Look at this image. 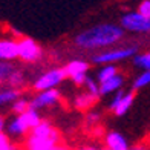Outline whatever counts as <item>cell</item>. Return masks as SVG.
<instances>
[{
  "mask_svg": "<svg viewBox=\"0 0 150 150\" xmlns=\"http://www.w3.org/2000/svg\"><path fill=\"white\" fill-rule=\"evenodd\" d=\"M138 51V46H127V47H117V49H110V51H104L100 52L97 55H93L92 61L97 64H109V63H117V61L126 60L129 57L135 55V52Z\"/></svg>",
  "mask_w": 150,
  "mask_h": 150,
  "instance_id": "7a4b0ae2",
  "label": "cell"
},
{
  "mask_svg": "<svg viewBox=\"0 0 150 150\" xmlns=\"http://www.w3.org/2000/svg\"><path fill=\"white\" fill-rule=\"evenodd\" d=\"M98 120H100V115H98V113H95V112L87 115V122H89V124H97Z\"/></svg>",
  "mask_w": 150,
  "mask_h": 150,
  "instance_id": "83f0119b",
  "label": "cell"
},
{
  "mask_svg": "<svg viewBox=\"0 0 150 150\" xmlns=\"http://www.w3.org/2000/svg\"><path fill=\"white\" fill-rule=\"evenodd\" d=\"M133 100H135V93L133 92H129V93H124L122 95L121 101L118 103V106L115 107V115H118V117H121V115H124L129 112V109L132 107L133 104Z\"/></svg>",
  "mask_w": 150,
  "mask_h": 150,
  "instance_id": "4fadbf2b",
  "label": "cell"
},
{
  "mask_svg": "<svg viewBox=\"0 0 150 150\" xmlns=\"http://www.w3.org/2000/svg\"><path fill=\"white\" fill-rule=\"evenodd\" d=\"M129 150H147V149H146V146H135V147L129 149Z\"/></svg>",
  "mask_w": 150,
  "mask_h": 150,
  "instance_id": "f1b7e54d",
  "label": "cell"
},
{
  "mask_svg": "<svg viewBox=\"0 0 150 150\" xmlns=\"http://www.w3.org/2000/svg\"><path fill=\"white\" fill-rule=\"evenodd\" d=\"M104 150H107V149H104Z\"/></svg>",
  "mask_w": 150,
  "mask_h": 150,
  "instance_id": "1f68e13d",
  "label": "cell"
},
{
  "mask_svg": "<svg viewBox=\"0 0 150 150\" xmlns=\"http://www.w3.org/2000/svg\"><path fill=\"white\" fill-rule=\"evenodd\" d=\"M58 100H60V92L57 89L43 91V92H40L35 98H32L29 101V109L38 110V109H42V107H49L52 104L58 103Z\"/></svg>",
  "mask_w": 150,
  "mask_h": 150,
  "instance_id": "52a82bcc",
  "label": "cell"
},
{
  "mask_svg": "<svg viewBox=\"0 0 150 150\" xmlns=\"http://www.w3.org/2000/svg\"><path fill=\"white\" fill-rule=\"evenodd\" d=\"M118 74V69H117V66H113V64H107V66H104L103 69H101L100 72H98V80H100V83H103V81H106V80H109V78H112L113 75H117Z\"/></svg>",
  "mask_w": 150,
  "mask_h": 150,
  "instance_id": "e0dca14e",
  "label": "cell"
},
{
  "mask_svg": "<svg viewBox=\"0 0 150 150\" xmlns=\"http://www.w3.org/2000/svg\"><path fill=\"white\" fill-rule=\"evenodd\" d=\"M122 83H124V78H122L121 75L117 74V75H113L112 78L103 81V83L98 86V92H100V95H107V93L121 91Z\"/></svg>",
  "mask_w": 150,
  "mask_h": 150,
  "instance_id": "ba28073f",
  "label": "cell"
},
{
  "mask_svg": "<svg viewBox=\"0 0 150 150\" xmlns=\"http://www.w3.org/2000/svg\"><path fill=\"white\" fill-rule=\"evenodd\" d=\"M20 117L23 118V121H25V124L28 126V129L29 130H32L35 126H38L40 124V121H42V118H40V115H38V112L37 110H32V109H28L25 113H22Z\"/></svg>",
  "mask_w": 150,
  "mask_h": 150,
  "instance_id": "9a60e30c",
  "label": "cell"
},
{
  "mask_svg": "<svg viewBox=\"0 0 150 150\" xmlns=\"http://www.w3.org/2000/svg\"><path fill=\"white\" fill-rule=\"evenodd\" d=\"M138 14L146 18H150V0H142L138 8Z\"/></svg>",
  "mask_w": 150,
  "mask_h": 150,
  "instance_id": "d4e9b609",
  "label": "cell"
},
{
  "mask_svg": "<svg viewBox=\"0 0 150 150\" xmlns=\"http://www.w3.org/2000/svg\"><path fill=\"white\" fill-rule=\"evenodd\" d=\"M3 127H5V121H3L2 117H0V132H3Z\"/></svg>",
  "mask_w": 150,
  "mask_h": 150,
  "instance_id": "f546056e",
  "label": "cell"
},
{
  "mask_svg": "<svg viewBox=\"0 0 150 150\" xmlns=\"http://www.w3.org/2000/svg\"><path fill=\"white\" fill-rule=\"evenodd\" d=\"M87 69H89V64L83 60H72L71 63H67V66L64 67V72H66V77H74V75H78V74H86Z\"/></svg>",
  "mask_w": 150,
  "mask_h": 150,
  "instance_id": "7c38bea8",
  "label": "cell"
},
{
  "mask_svg": "<svg viewBox=\"0 0 150 150\" xmlns=\"http://www.w3.org/2000/svg\"><path fill=\"white\" fill-rule=\"evenodd\" d=\"M149 83H150V72H149V71H144L138 78L133 81V89H135V91L142 89V87H146Z\"/></svg>",
  "mask_w": 150,
  "mask_h": 150,
  "instance_id": "44dd1931",
  "label": "cell"
},
{
  "mask_svg": "<svg viewBox=\"0 0 150 150\" xmlns=\"http://www.w3.org/2000/svg\"><path fill=\"white\" fill-rule=\"evenodd\" d=\"M29 109V101L25 100V98H18L12 103V112L17 113V115H22Z\"/></svg>",
  "mask_w": 150,
  "mask_h": 150,
  "instance_id": "ffe728a7",
  "label": "cell"
},
{
  "mask_svg": "<svg viewBox=\"0 0 150 150\" xmlns=\"http://www.w3.org/2000/svg\"><path fill=\"white\" fill-rule=\"evenodd\" d=\"M23 81H25L23 74L20 72V71H17V69L8 77V83L11 84V89H17V87H20V86L23 84Z\"/></svg>",
  "mask_w": 150,
  "mask_h": 150,
  "instance_id": "d6986e66",
  "label": "cell"
},
{
  "mask_svg": "<svg viewBox=\"0 0 150 150\" xmlns=\"http://www.w3.org/2000/svg\"><path fill=\"white\" fill-rule=\"evenodd\" d=\"M17 57L23 61H37L42 57V47L32 38H22L17 43Z\"/></svg>",
  "mask_w": 150,
  "mask_h": 150,
  "instance_id": "5b68a950",
  "label": "cell"
},
{
  "mask_svg": "<svg viewBox=\"0 0 150 150\" xmlns=\"http://www.w3.org/2000/svg\"><path fill=\"white\" fill-rule=\"evenodd\" d=\"M17 58V42L0 40V61H11Z\"/></svg>",
  "mask_w": 150,
  "mask_h": 150,
  "instance_id": "30bf717a",
  "label": "cell"
},
{
  "mask_svg": "<svg viewBox=\"0 0 150 150\" xmlns=\"http://www.w3.org/2000/svg\"><path fill=\"white\" fill-rule=\"evenodd\" d=\"M0 150H16V147L11 144L8 135H5L3 132H0Z\"/></svg>",
  "mask_w": 150,
  "mask_h": 150,
  "instance_id": "cb8c5ba5",
  "label": "cell"
},
{
  "mask_svg": "<svg viewBox=\"0 0 150 150\" xmlns=\"http://www.w3.org/2000/svg\"><path fill=\"white\" fill-rule=\"evenodd\" d=\"M64 78H66L64 69H61V67L51 69V71H47L46 74H43L42 77H40L35 83H34V87H35V91H40V92L51 91L55 86H58Z\"/></svg>",
  "mask_w": 150,
  "mask_h": 150,
  "instance_id": "277c9868",
  "label": "cell"
},
{
  "mask_svg": "<svg viewBox=\"0 0 150 150\" xmlns=\"http://www.w3.org/2000/svg\"><path fill=\"white\" fill-rule=\"evenodd\" d=\"M84 84H86V87H87V93L93 95V97H98V95H100V92H98V86H97V83H95L92 78L86 77Z\"/></svg>",
  "mask_w": 150,
  "mask_h": 150,
  "instance_id": "603a6c76",
  "label": "cell"
},
{
  "mask_svg": "<svg viewBox=\"0 0 150 150\" xmlns=\"http://www.w3.org/2000/svg\"><path fill=\"white\" fill-rule=\"evenodd\" d=\"M16 71V67L11 63H6V61H0V81L8 80V77Z\"/></svg>",
  "mask_w": 150,
  "mask_h": 150,
  "instance_id": "7402d4cb",
  "label": "cell"
},
{
  "mask_svg": "<svg viewBox=\"0 0 150 150\" xmlns=\"http://www.w3.org/2000/svg\"><path fill=\"white\" fill-rule=\"evenodd\" d=\"M78 150H97V149H95V147H81Z\"/></svg>",
  "mask_w": 150,
  "mask_h": 150,
  "instance_id": "4dcf8cb0",
  "label": "cell"
},
{
  "mask_svg": "<svg viewBox=\"0 0 150 150\" xmlns=\"http://www.w3.org/2000/svg\"><path fill=\"white\" fill-rule=\"evenodd\" d=\"M133 63H135L136 67H141V69H144V71H149V69H150V54L146 52V54L135 55Z\"/></svg>",
  "mask_w": 150,
  "mask_h": 150,
  "instance_id": "ac0fdd59",
  "label": "cell"
},
{
  "mask_svg": "<svg viewBox=\"0 0 150 150\" xmlns=\"http://www.w3.org/2000/svg\"><path fill=\"white\" fill-rule=\"evenodd\" d=\"M58 132L51 136H32L29 135L26 141V150H69L66 146L58 144Z\"/></svg>",
  "mask_w": 150,
  "mask_h": 150,
  "instance_id": "3957f363",
  "label": "cell"
},
{
  "mask_svg": "<svg viewBox=\"0 0 150 150\" xmlns=\"http://www.w3.org/2000/svg\"><path fill=\"white\" fill-rule=\"evenodd\" d=\"M122 38H124V31L121 29V26L113 23H103L78 34L75 37V45L86 51H95L112 47Z\"/></svg>",
  "mask_w": 150,
  "mask_h": 150,
  "instance_id": "6da1fadb",
  "label": "cell"
},
{
  "mask_svg": "<svg viewBox=\"0 0 150 150\" xmlns=\"http://www.w3.org/2000/svg\"><path fill=\"white\" fill-rule=\"evenodd\" d=\"M97 98L98 97H93V95L87 93V92L80 93L78 97L75 98V107L80 109V110H87V109H89L95 101H97Z\"/></svg>",
  "mask_w": 150,
  "mask_h": 150,
  "instance_id": "5bb4252c",
  "label": "cell"
},
{
  "mask_svg": "<svg viewBox=\"0 0 150 150\" xmlns=\"http://www.w3.org/2000/svg\"><path fill=\"white\" fill-rule=\"evenodd\" d=\"M121 29L132 32H149L150 31V18L139 16L138 12H129L121 17Z\"/></svg>",
  "mask_w": 150,
  "mask_h": 150,
  "instance_id": "8992f818",
  "label": "cell"
},
{
  "mask_svg": "<svg viewBox=\"0 0 150 150\" xmlns=\"http://www.w3.org/2000/svg\"><path fill=\"white\" fill-rule=\"evenodd\" d=\"M6 130H8V133L11 136H16V138H20V136H23L26 135V132L29 130L28 126L25 124V121L23 118L20 117V115H17V117L12 120L8 126H6Z\"/></svg>",
  "mask_w": 150,
  "mask_h": 150,
  "instance_id": "8fae6325",
  "label": "cell"
},
{
  "mask_svg": "<svg viewBox=\"0 0 150 150\" xmlns=\"http://www.w3.org/2000/svg\"><path fill=\"white\" fill-rule=\"evenodd\" d=\"M122 95H124V92H122V91H117V95L113 97L112 103H110V109H112V110H115V107L118 106V103H120L121 98H122Z\"/></svg>",
  "mask_w": 150,
  "mask_h": 150,
  "instance_id": "484cf974",
  "label": "cell"
},
{
  "mask_svg": "<svg viewBox=\"0 0 150 150\" xmlns=\"http://www.w3.org/2000/svg\"><path fill=\"white\" fill-rule=\"evenodd\" d=\"M84 80H86V74H78V75H74V77H72V81L77 86L84 84Z\"/></svg>",
  "mask_w": 150,
  "mask_h": 150,
  "instance_id": "4316f807",
  "label": "cell"
},
{
  "mask_svg": "<svg viewBox=\"0 0 150 150\" xmlns=\"http://www.w3.org/2000/svg\"><path fill=\"white\" fill-rule=\"evenodd\" d=\"M106 146L107 150H129V147L126 138L118 132H109L106 135Z\"/></svg>",
  "mask_w": 150,
  "mask_h": 150,
  "instance_id": "9c48e42d",
  "label": "cell"
},
{
  "mask_svg": "<svg viewBox=\"0 0 150 150\" xmlns=\"http://www.w3.org/2000/svg\"><path fill=\"white\" fill-rule=\"evenodd\" d=\"M20 98V91L18 89H3L0 91V106L14 103L16 100Z\"/></svg>",
  "mask_w": 150,
  "mask_h": 150,
  "instance_id": "2e32d148",
  "label": "cell"
}]
</instances>
